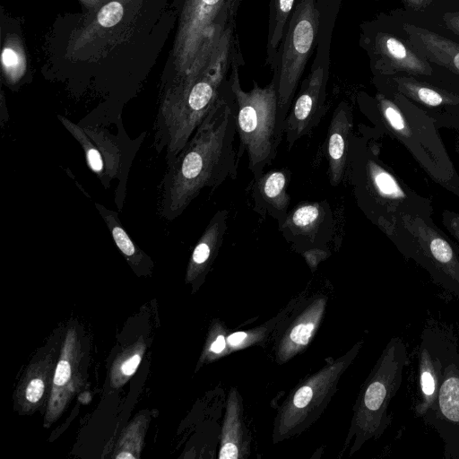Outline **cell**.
Masks as SVG:
<instances>
[{"label": "cell", "instance_id": "1", "mask_svg": "<svg viewBox=\"0 0 459 459\" xmlns=\"http://www.w3.org/2000/svg\"><path fill=\"white\" fill-rule=\"evenodd\" d=\"M179 0H108L91 13L57 14L40 47V72L96 106L82 126L109 127L142 91L169 38Z\"/></svg>", "mask_w": 459, "mask_h": 459}, {"label": "cell", "instance_id": "2", "mask_svg": "<svg viewBox=\"0 0 459 459\" xmlns=\"http://www.w3.org/2000/svg\"><path fill=\"white\" fill-rule=\"evenodd\" d=\"M236 101L228 79L190 140L167 165L157 202L161 218L175 220L203 190H214L226 180L236 178Z\"/></svg>", "mask_w": 459, "mask_h": 459}, {"label": "cell", "instance_id": "3", "mask_svg": "<svg viewBox=\"0 0 459 459\" xmlns=\"http://www.w3.org/2000/svg\"><path fill=\"white\" fill-rule=\"evenodd\" d=\"M234 21L204 45L186 74L159 87L152 147L171 163L220 96L233 64Z\"/></svg>", "mask_w": 459, "mask_h": 459}, {"label": "cell", "instance_id": "4", "mask_svg": "<svg viewBox=\"0 0 459 459\" xmlns=\"http://www.w3.org/2000/svg\"><path fill=\"white\" fill-rule=\"evenodd\" d=\"M377 130L353 134L346 169L358 206L386 236L404 215L432 216L429 197L408 186L380 158Z\"/></svg>", "mask_w": 459, "mask_h": 459}, {"label": "cell", "instance_id": "5", "mask_svg": "<svg viewBox=\"0 0 459 459\" xmlns=\"http://www.w3.org/2000/svg\"><path fill=\"white\" fill-rule=\"evenodd\" d=\"M364 111L376 129L402 144L433 182L459 196V174L429 113L394 91H378L366 100Z\"/></svg>", "mask_w": 459, "mask_h": 459}, {"label": "cell", "instance_id": "6", "mask_svg": "<svg viewBox=\"0 0 459 459\" xmlns=\"http://www.w3.org/2000/svg\"><path fill=\"white\" fill-rule=\"evenodd\" d=\"M238 64H232L229 83L236 101V130L239 138L238 161L246 152L248 169L257 179L276 157L283 136L280 119L276 81L264 87L255 82L249 91L242 89Z\"/></svg>", "mask_w": 459, "mask_h": 459}, {"label": "cell", "instance_id": "7", "mask_svg": "<svg viewBox=\"0 0 459 459\" xmlns=\"http://www.w3.org/2000/svg\"><path fill=\"white\" fill-rule=\"evenodd\" d=\"M407 364L403 339L392 337L358 394L342 452L351 444L349 455H354L366 442L379 438L390 426L389 405L402 385Z\"/></svg>", "mask_w": 459, "mask_h": 459}, {"label": "cell", "instance_id": "8", "mask_svg": "<svg viewBox=\"0 0 459 459\" xmlns=\"http://www.w3.org/2000/svg\"><path fill=\"white\" fill-rule=\"evenodd\" d=\"M387 238L404 258L414 261L437 285L459 298V248L432 216L404 215Z\"/></svg>", "mask_w": 459, "mask_h": 459}, {"label": "cell", "instance_id": "9", "mask_svg": "<svg viewBox=\"0 0 459 459\" xmlns=\"http://www.w3.org/2000/svg\"><path fill=\"white\" fill-rule=\"evenodd\" d=\"M239 0H179L177 25L172 35L160 87L183 77L206 41L234 21Z\"/></svg>", "mask_w": 459, "mask_h": 459}, {"label": "cell", "instance_id": "10", "mask_svg": "<svg viewBox=\"0 0 459 459\" xmlns=\"http://www.w3.org/2000/svg\"><path fill=\"white\" fill-rule=\"evenodd\" d=\"M363 343L359 341L343 355L328 360L290 393L275 416L274 444L300 435L320 418L336 393L342 376L356 359Z\"/></svg>", "mask_w": 459, "mask_h": 459}, {"label": "cell", "instance_id": "11", "mask_svg": "<svg viewBox=\"0 0 459 459\" xmlns=\"http://www.w3.org/2000/svg\"><path fill=\"white\" fill-rule=\"evenodd\" d=\"M321 22L316 0H298L289 18L276 57L273 78L276 81L280 119L285 118L295 91L313 51Z\"/></svg>", "mask_w": 459, "mask_h": 459}, {"label": "cell", "instance_id": "12", "mask_svg": "<svg viewBox=\"0 0 459 459\" xmlns=\"http://www.w3.org/2000/svg\"><path fill=\"white\" fill-rule=\"evenodd\" d=\"M438 434L447 459H459V349L451 326L437 397L422 418Z\"/></svg>", "mask_w": 459, "mask_h": 459}, {"label": "cell", "instance_id": "13", "mask_svg": "<svg viewBox=\"0 0 459 459\" xmlns=\"http://www.w3.org/2000/svg\"><path fill=\"white\" fill-rule=\"evenodd\" d=\"M452 325L434 319L426 323L420 335L414 412L423 418L437 394L448 333Z\"/></svg>", "mask_w": 459, "mask_h": 459}, {"label": "cell", "instance_id": "14", "mask_svg": "<svg viewBox=\"0 0 459 459\" xmlns=\"http://www.w3.org/2000/svg\"><path fill=\"white\" fill-rule=\"evenodd\" d=\"M378 91L400 93L430 116H459V83L410 74L376 76Z\"/></svg>", "mask_w": 459, "mask_h": 459}, {"label": "cell", "instance_id": "15", "mask_svg": "<svg viewBox=\"0 0 459 459\" xmlns=\"http://www.w3.org/2000/svg\"><path fill=\"white\" fill-rule=\"evenodd\" d=\"M327 65L317 57L283 124L289 149L319 124L326 112Z\"/></svg>", "mask_w": 459, "mask_h": 459}, {"label": "cell", "instance_id": "16", "mask_svg": "<svg viewBox=\"0 0 459 459\" xmlns=\"http://www.w3.org/2000/svg\"><path fill=\"white\" fill-rule=\"evenodd\" d=\"M82 127L101 154L109 185L113 180H117L115 202L118 211H121L126 199L130 168L146 133H142L136 139H131L125 130L122 119L116 124V134L104 126Z\"/></svg>", "mask_w": 459, "mask_h": 459}, {"label": "cell", "instance_id": "17", "mask_svg": "<svg viewBox=\"0 0 459 459\" xmlns=\"http://www.w3.org/2000/svg\"><path fill=\"white\" fill-rule=\"evenodd\" d=\"M23 17L0 6L1 83L18 91L33 79L31 57L25 40Z\"/></svg>", "mask_w": 459, "mask_h": 459}, {"label": "cell", "instance_id": "18", "mask_svg": "<svg viewBox=\"0 0 459 459\" xmlns=\"http://www.w3.org/2000/svg\"><path fill=\"white\" fill-rule=\"evenodd\" d=\"M327 298L316 296L299 302L283 320L275 342V360L285 363L304 351L318 330L326 310Z\"/></svg>", "mask_w": 459, "mask_h": 459}, {"label": "cell", "instance_id": "19", "mask_svg": "<svg viewBox=\"0 0 459 459\" xmlns=\"http://www.w3.org/2000/svg\"><path fill=\"white\" fill-rule=\"evenodd\" d=\"M279 229L299 249L324 248L333 234V212L325 201L299 204L289 212Z\"/></svg>", "mask_w": 459, "mask_h": 459}, {"label": "cell", "instance_id": "20", "mask_svg": "<svg viewBox=\"0 0 459 459\" xmlns=\"http://www.w3.org/2000/svg\"><path fill=\"white\" fill-rule=\"evenodd\" d=\"M371 48L376 57V61L372 63L376 76H390L403 73L427 79L437 77V73L429 61L390 33L377 31L374 36Z\"/></svg>", "mask_w": 459, "mask_h": 459}, {"label": "cell", "instance_id": "21", "mask_svg": "<svg viewBox=\"0 0 459 459\" xmlns=\"http://www.w3.org/2000/svg\"><path fill=\"white\" fill-rule=\"evenodd\" d=\"M353 117L350 106L342 101L332 117L325 141V156L332 186L341 184L345 177L349 149L353 135Z\"/></svg>", "mask_w": 459, "mask_h": 459}, {"label": "cell", "instance_id": "22", "mask_svg": "<svg viewBox=\"0 0 459 459\" xmlns=\"http://www.w3.org/2000/svg\"><path fill=\"white\" fill-rule=\"evenodd\" d=\"M290 174L287 169H274L255 179L253 201L255 210L260 215L270 216L278 226L286 220L290 197L287 192Z\"/></svg>", "mask_w": 459, "mask_h": 459}, {"label": "cell", "instance_id": "23", "mask_svg": "<svg viewBox=\"0 0 459 459\" xmlns=\"http://www.w3.org/2000/svg\"><path fill=\"white\" fill-rule=\"evenodd\" d=\"M403 30L420 55L459 79V44L411 23H403Z\"/></svg>", "mask_w": 459, "mask_h": 459}, {"label": "cell", "instance_id": "24", "mask_svg": "<svg viewBox=\"0 0 459 459\" xmlns=\"http://www.w3.org/2000/svg\"><path fill=\"white\" fill-rule=\"evenodd\" d=\"M241 397L236 388H231L222 428L219 458H244L249 452V441L242 418Z\"/></svg>", "mask_w": 459, "mask_h": 459}, {"label": "cell", "instance_id": "25", "mask_svg": "<svg viewBox=\"0 0 459 459\" xmlns=\"http://www.w3.org/2000/svg\"><path fill=\"white\" fill-rule=\"evenodd\" d=\"M229 211H217L211 218L195 246L190 260V270L200 274L207 270L217 256L228 229Z\"/></svg>", "mask_w": 459, "mask_h": 459}, {"label": "cell", "instance_id": "26", "mask_svg": "<svg viewBox=\"0 0 459 459\" xmlns=\"http://www.w3.org/2000/svg\"><path fill=\"white\" fill-rule=\"evenodd\" d=\"M296 0H270L267 56L269 63L276 61L289 18Z\"/></svg>", "mask_w": 459, "mask_h": 459}, {"label": "cell", "instance_id": "27", "mask_svg": "<svg viewBox=\"0 0 459 459\" xmlns=\"http://www.w3.org/2000/svg\"><path fill=\"white\" fill-rule=\"evenodd\" d=\"M57 117L62 125L81 145L85 156L86 163L90 169L99 178L104 188L108 189L110 185L108 180L106 168L101 154L94 142L86 134L83 127L78 123L76 124L68 117L61 115H57Z\"/></svg>", "mask_w": 459, "mask_h": 459}, {"label": "cell", "instance_id": "28", "mask_svg": "<svg viewBox=\"0 0 459 459\" xmlns=\"http://www.w3.org/2000/svg\"><path fill=\"white\" fill-rule=\"evenodd\" d=\"M95 207L105 221L114 242L122 254L129 261L139 262L144 260L145 255L130 238L121 223L117 212L99 203H95Z\"/></svg>", "mask_w": 459, "mask_h": 459}, {"label": "cell", "instance_id": "29", "mask_svg": "<svg viewBox=\"0 0 459 459\" xmlns=\"http://www.w3.org/2000/svg\"><path fill=\"white\" fill-rule=\"evenodd\" d=\"M296 302L292 303L290 308L289 307H286L282 314L278 315L277 317L273 318L270 323H267L263 326H259L258 328L252 329L250 331H238L228 334L226 337L227 351H238L262 341L263 337L268 335L272 330L276 329L277 325L281 324L284 320V318L292 310Z\"/></svg>", "mask_w": 459, "mask_h": 459}, {"label": "cell", "instance_id": "30", "mask_svg": "<svg viewBox=\"0 0 459 459\" xmlns=\"http://www.w3.org/2000/svg\"><path fill=\"white\" fill-rule=\"evenodd\" d=\"M441 221L459 248V212L445 209L441 214Z\"/></svg>", "mask_w": 459, "mask_h": 459}, {"label": "cell", "instance_id": "31", "mask_svg": "<svg viewBox=\"0 0 459 459\" xmlns=\"http://www.w3.org/2000/svg\"><path fill=\"white\" fill-rule=\"evenodd\" d=\"M43 392V382L39 378H35L28 385L26 389V398L31 403H36L41 398Z\"/></svg>", "mask_w": 459, "mask_h": 459}, {"label": "cell", "instance_id": "32", "mask_svg": "<svg viewBox=\"0 0 459 459\" xmlns=\"http://www.w3.org/2000/svg\"><path fill=\"white\" fill-rule=\"evenodd\" d=\"M71 375L70 364L66 360H60L57 364L55 376L54 384L56 385H65L69 379Z\"/></svg>", "mask_w": 459, "mask_h": 459}, {"label": "cell", "instance_id": "33", "mask_svg": "<svg viewBox=\"0 0 459 459\" xmlns=\"http://www.w3.org/2000/svg\"><path fill=\"white\" fill-rule=\"evenodd\" d=\"M439 128L453 129L459 132V116H431Z\"/></svg>", "mask_w": 459, "mask_h": 459}, {"label": "cell", "instance_id": "34", "mask_svg": "<svg viewBox=\"0 0 459 459\" xmlns=\"http://www.w3.org/2000/svg\"><path fill=\"white\" fill-rule=\"evenodd\" d=\"M210 352H212L213 355L220 356V355H226L227 351V342H226V336L224 333H220L215 336L214 340L212 342L210 348Z\"/></svg>", "mask_w": 459, "mask_h": 459}, {"label": "cell", "instance_id": "35", "mask_svg": "<svg viewBox=\"0 0 459 459\" xmlns=\"http://www.w3.org/2000/svg\"><path fill=\"white\" fill-rule=\"evenodd\" d=\"M443 21L447 29L459 35V12L446 13L443 16Z\"/></svg>", "mask_w": 459, "mask_h": 459}, {"label": "cell", "instance_id": "36", "mask_svg": "<svg viewBox=\"0 0 459 459\" xmlns=\"http://www.w3.org/2000/svg\"><path fill=\"white\" fill-rule=\"evenodd\" d=\"M141 358L139 355H134L122 365V372L126 375H132L137 368L140 363Z\"/></svg>", "mask_w": 459, "mask_h": 459}, {"label": "cell", "instance_id": "37", "mask_svg": "<svg viewBox=\"0 0 459 459\" xmlns=\"http://www.w3.org/2000/svg\"><path fill=\"white\" fill-rule=\"evenodd\" d=\"M82 6V13H91L100 8L108 0H77Z\"/></svg>", "mask_w": 459, "mask_h": 459}, {"label": "cell", "instance_id": "38", "mask_svg": "<svg viewBox=\"0 0 459 459\" xmlns=\"http://www.w3.org/2000/svg\"><path fill=\"white\" fill-rule=\"evenodd\" d=\"M410 7L414 9H423L428 6L431 0H403Z\"/></svg>", "mask_w": 459, "mask_h": 459}, {"label": "cell", "instance_id": "39", "mask_svg": "<svg viewBox=\"0 0 459 459\" xmlns=\"http://www.w3.org/2000/svg\"><path fill=\"white\" fill-rule=\"evenodd\" d=\"M117 458L126 459V458H134V456L129 453L124 452V453L119 454L117 456Z\"/></svg>", "mask_w": 459, "mask_h": 459}, {"label": "cell", "instance_id": "40", "mask_svg": "<svg viewBox=\"0 0 459 459\" xmlns=\"http://www.w3.org/2000/svg\"><path fill=\"white\" fill-rule=\"evenodd\" d=\"M455 151L456 152V155L459 159V138L456 139L455 143Z\"/></svg>", "mask_w": 459, "mask_h": 459}, {"label": "cell", "instance_id": "41", "mask_svg": "<svg viewBox=\"0 0 459 459\" xmlns=\"http://www.w3.org/2000/svg\"><path fill=\"white\" fill-rule=\"evenodd\" d=\"M457 332H458V334H459V323L457 324Z\"/></svg>", "mask_w": 459, "mask_h": 459}]
</instances>
